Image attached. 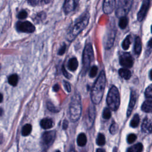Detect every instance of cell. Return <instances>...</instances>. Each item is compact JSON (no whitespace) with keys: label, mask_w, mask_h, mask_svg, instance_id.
Returning a JSON list of instances; mask_svg holds the SVG:
<instances>
[{"label":"cell","mask_w":152,"mask_h":152,"mask_svg":"<svg viewBox=\"0 0 152 152\" xmlns=\"http://www.w3.org/2000/svg\"><path fill=\"white\" fill-rule=\"evenodd\" d=\"M106 85V76L104 71L100 72L91 91V100L94 105H98L102 99Z\"/></svg>","instance_id":"6da1fadb"},{"label":"cell","mask_w":152,"mask_h":152,"mask_svg":"<svg viewBox=\"0 0 152 152\" xmlns=\"http://www.w3.org/2000/svg\"><path fill=\"white\" fill-rule=\"evenodd\" d=\"M90 15L88 13H86L80 19H77L75 24L71 27L70 32L68 34V39L70 41L73 40L87 26L89 21Z\"/></svg>","instance_id":"7a4b0ae2"},{"label":"cell","mask_w":152,"mask_h":152,"mask_svg":"<svg viewBox=\"0 0 152 152\" xmlns=\"http://www.w3.org/2000/svg\"><path fill=\"white\" fill-rule=\"evenodd\" d=\"M82 106L81 98L79 94H75L71 98L69 108V115L71 121L77 122L81 115Z\"/></svg>","instance_id":"3957f363"},{"label":"cell","mask_w":152,"mask_h":152,"mask_svg":"<svg viewBox=\"0 0 152 152\" xmlns=\"http://www.w3.org/2000/svg\"><path fill=\"white\" fill-rule=\"evenodd\" d=\"M107 102L109 109L112 111H117L120 105V96L117 87L113 86L109 90L107 97Z\"/></svg>","instance_id":"277c9868"},{"label":"cell","mask_w":152,"mask_h":152,"mask_svg":"<svg viewBox=\"0 0 152 152\" xmlns=\"http://www.w3.org/2000/svg\"><path fill=\"white\" fill-rule=\"evenodd\" d=\"M94 59V53L91 44L87 43L84 49L83 53V72L86 73Z\"/></svg>","instance_id":"5b68a950"},{"label":"cell","mask_w":152,"mask_h":152,"mask_svg":"<svg viewBox=\"0 0 152 152\" xmlns=\"http://www.w3.org/2000/svg\"><path fill=\"white\" fill-rule=\"evenodd\" d=\"M133 1L130 0H122L118 1V4L116 10V16L118 17H125L130 12L132 6Z\"/></svg>","instance_id":"8992f818"},{"label":"cell","mask_w":152,"mask_h":152,"mask_svg":"<svg viewBox=\"0 0 152 152\" xmlns=\"http://www.w3.org/2000/svg\"><path fill=\"white\" fill-rule=\"evenodd\" d=\"M116 34V28L114 25L110 26L105 37V46L106 49H110L114 45Z\"/></svg>","instance_id":"52a82bcc"},{"label":"cell","mask_w":152,"mask_h":152,"mask_svg":"<svg viewBox=\"0 0 152 152\" xmlns=\"http://www.w3.org/2000/svg\"><path fill=\"white\" fill-rule=\"evenodd\" d=\"M16 28L18 31L24 33H33L35 30V26L27 21L17 22Z\"/></svg>","instance_id":"ba28073f"},{"label":"cell","mask_w":152,"mask_h":152,"mask_svg":"<svg viewBox=\"0 0 152 152\" xmlns=\"http://www.w3.org/2000/svg\"><path fill=\"white\" fill-rule=\"evenodd\" d=\"M56 136V132L55 131H50L44 133L42 135V142L43 145L46 147L50 146L51 145Z\"/></svg>","instance_id":"9c48e42d"},{"label":"cell","mask_w":152,"mask_h":152,"mask_svg":"<svg viewBox=\"0 0 152 152\" xmlns=\"http://www.w3.org/2000/svg\"><path fill=\"white\" fill-rule=\"evenodd\" d=\"M120 64L126 68H131L133 65V59L129 53H124L120 58Z\"/></svg>","instance_id":"30bf717a"},{"label":"cell","mask_w":152,"mask_h":152,"mask_svg":"<svg viewBox=\"0 0 152 152\" xmlns=\"http://www.w3.org/2000/svg\"><path fill=\"white\" fill-rule=\"evenodd\" d=\"M150 1H144L143 2L141 9L137 14V19L139 22L143 21V19L145 18L150 6Z\"/></svg>","instance_id":"8fae6325"},{"label":"cell","mask_w":152,"mask_h":152,"mask_svg":"<svg viewBox=\"0 0 152 152\" xmlns=\"http://www.w3.org/2000/svg\"><path fill=\"white\" fill-rule=\"evenodd\" d=\"M116 5V2L114 0H108L104 2L103 10L105 14H109L113 12Z\"/></svg>","instance_id":"7c38bea8"},{"label":"cell","mask_w":152,"mask_h":152,"mask_svg":"<svg viewBox=\"0 0 152 152\" xmlns=\"http://www.w3.org/2000/svg\"><path fill=\"white\" fill-rule=\"evenodd\" d=\"M78 4L77 1H74V0H69L66 1L64 4V10L66 13H69L72 11L74 10Z\"/></svg>","instance_id":"4fadbf2b"},{"label":"cell","mask_w":152,"mask_h":152,"mask_svg":"<svg viewBox=\"0 0 152 152\" xmlns=\"http://www.w3.org/2000/svg\"><path fill=\"white\" fill-rule=\"evenodd\" d=\"M136 100H137L136 92L134 90H132L131 92L130 103H129V105H128V110H127V114L128 117L130 116V115L133 111V109L135 105Z\"/></svg>","instance_id":"5bb4252c"},{"label":"cell","mask_w":152,"mask_h":152,"mask_svg":"<svg viewBox=\"0 0 152 152\" xmlns=\"http://www.w3.org/2000/svg\"><path fill=\"white\" fill-rule=\"evenodd\" d=\"M141 130L144 133L150 134L151 132V120L148 118H145L141 125Z\"/></svg>","instance_id":"9a60e30c"},{"label":"cell","mask_w":152,"mask_h":152,"mask_svg":"<svg viewBox=\"0 0 152 152\" xmlns=\"http://www.w3.org/2000/svg\"><path fill=\"white\" fill-rule=\"evenodd\" d=\"M88 124L89 127H91L96 117V109L94 105L90 106L88 110Z\"/></svg>","instance_id":"2e32d148"},{"label":"cell","mask_w":152,"mask_h":152,"mask_svg":"<svg viewBox=\"0 0 152 152\" xmlns=\"http://www.w3.org/2000/svg\"><path fill=\"white\" fill-rule=\"evenodd\" d=\"M40 124L41 127L45 130L52 128L54 125L53 120L50 118H44V119L42 120Z\"/></svg>","instance_id":"e0dca14e"},{"label":"cell","mask_w":152,"mask_h":152,"mask_svg":"<svg viewBox=\"0 0 152 152\" xmlns=\"http://www.w3.org/2000/svg\"><path fill=\"white\" fill-rule=\"evenodd\" d=\"M141 109L143 111L149 113L151 111V99H147L144 101L141 106Z\"/></svg>","instance_id":"ac0fdd59"},{"label":"cell","mask_w":152,"mask_h":152,"mask_svg":"<svg viewBox=\"0 0 152 152\" xmlns=\"http://www.w3.org/2000/svg\"><path fill=\"white\" fill-rule=\"evenodd\" d=\"M79 66L78 61L76 58H71L68 63V68L70 71H75L77 69Z\"/></svg>","instance_id":"d6986e66"},{"label":"cell","mask_w":152,"mask_h":152,"mask_svg":"<svg viewBox=\"0 0 152 152\" xmlns=\"http://www.w3.org/2000/svg\"><path fill=\"white\" fill-rule=\"evenodd\" d=\"M142 45L141 40L140 37H137L135 40V45H134V51L135 54L139 55L141 52Z\"/></svg>","instance_id":"ffe728a7"},{"label":"cell","mask_w":152,"mask_h":152,"mask_svg":"<svg viewBox=\"0 0 152 152\" xmlns=\"http://www.w3.org/2000/svg\"><path fill=\"white\" fill-rule=\"evenodd\" d=\"M143 146L141 143H138L127 149V152H142Z\"/></svg>","instance_id":"44dd1931"},{"label":"cell","mask_w":152,"mask_h":152,"mask_svg":"<svg viewBox=\"0 0 152 152\" xmlns=\"http://www.w3.org/2000/svg\"><path fill=\"white\" fill-rule=\"evenodd\" d=\"M119 74L122 78L125 80L130 79L131 76V71L129 70L126 68H121L119 70Z\"/></svg>","instance_id":"7402d4cb"},{"label":"cell","mask_w":152,"mask_h":152,"mask_svg":"<svg viewBox=\"0 0 152 152\" xmlns=\"http://www.w3.org/2000/svg\"><path fill=\"white\" fill-rule=\"evenodd\" d=\"M77 144L79 146H81V147L84 146L87 143V137L85 134L84 133L80 134L77 137Z\"/></svg>","instance_id":"603a6c76"},{"label":"cell","mask_w":152,"mask_h":152,"mask_svg":"<svg viewBox=\"0 0 152 152\" xmlns=\"http://www.w3.org/2000/svg\"><path fill=\"white\" fill-rule=\"evenodd\" d=\"M8 80L10 84H11L13 86H16L17 84L18 81H19L18 76L16 74H12L9 77Z\"/></svg>","instance_id":"cb8c5ba5"},{"label":"cell","mask_w":152,"mask_h":152,"mask_svg":"<svg viewBox=\"0 0 152 152\" xmlns=\"http://www.w3.org/2000/svg\"><path fill=\"white\" fill-rule=\"evenodd\" d=\"M140 123V117L138 114H135L130 122V125L133 128H136L138 127Z\"/></svg>","instance_id":"d4e9b609"},{"label":"cell","mask_w":152,"mask_h":152,"mask_svg":"<svg viewBox=\"0 0 152 152\" xmlns=\"http://www.w3.org/2000/svg\"><path fill=\"white\" fill-rule=\"evenodd\" d=\"M32 125L30 124H26L23 127V129H22V135L23 136H27L29 135L31 131H32Z\"/></svg>","instance_id":"484cf974"},{"label":"cell","mask_w":152,"mask_h":152,"mask_svg":"<svg viewBox=\"0 0 152 152\" xmlns=\"http://www.w3.org/2000/svg\"><path fill=\"white\" fill-rule=\"evenodd\" d=\"M105 137L103 134H99L96 139V143L98 146H104L105 144Z\"/></svg>","instance_id":"4316f807"},{"label":"cell","mask_w":152,"mask_h":152,"mask_svg":"<svg viewBox=\"0 0 152 152\" xmlns=\"http://www.w3.org/2000/svg\"><path fill=\"white\" fill-rule=\"evenodd\" d=\"M128 19L127 17H121L120 19V22H119V26L121 29H125L128 24Z\"/></svg>","instance_id":"83f0119b"},{"label":"cell","mask_w":152,"mask_h":152,"mask_svg":"<svg viewBox=\"0 0 152 152\" xmlns=\"http://www.w3.org/2000/svg\"><path fill=\"white\" fill-rule=\"evenodd\" d=\"M130 38H131V36L130 35L127 36V37L125 39V40L123 41L122 46L124 50H127L130 48V46L131 44V39Z\"/></svg>","instance_id":"f1b7e54d"},{"label":"cell","mask_w":152,"mask_h":152,"mask_svg":"<svg viewBox=\"0 0 152 152\" xmlns=\"http://www.w3.org/2000/svg\"><path fill=\"white\" fill-rule=\"evenodd\" d=\"M102 117L105 120H109L111 117V112L108 108H106L105 109H104Z\"/></svg>","instance_id":"f546056e"},{"label":"cell","mask_w":152,"mask_h":152,"mask_svg":"<svg viewBox=\"0 0 152 152\" xmlns=\"http://www.w3.org/2000/svg\"><path fill=\"white\" fill-rule=\"evenodd\" d=\"M145 96L148 99H151L152 97V86L150 85L145 91Z\"/></svg>","instance_id":"4dcf8cb0"},{"label":"cell","mask_w":152,"mask_h":152,"mask_svg":"<svg viewBox=\"0 0 152 152\" xmlns=\"http://www.w3.org/2000/svg\"><path fill=\"white\" fill-rule=\"evenodd\" d=\"M118 125L116 123H113L109 128V131L112 134H115L118 132Z\"/></svg>","instance_id":"1f68e13d"},{"label":"cell","mask_w":152,"mask_h":152,"mask_svg":"<svg viewBox=\"0 0 152 152\" xmlns=\"http://www.w3.org/2000/svg\"><path fill=\"white\" fill-rule=\"evenodd\" d=\"M47 107H48V109H49V111H50V112H54V113H57V112H58V109L51 102H48V103Z\"/></svg>","instance_id":"d6a6232c"},{"label":"cell","mask_w":152,"mask_h":152,"mask_svg":"<svg viewBox=\"0 0 152 152\" xmlns=\"http://www.w3.org/2000/svg\"><path fill=\"white\" fill-rule=\"evenodd\" d=\"M97 71H98L97 67L96 66H93L90 69V74H89L90 77L91 78L94 77L97 73Z\"/></svg>","instance_id":"836d02e7"},{"label":"cell","mask_w":152,"mask_h":152,"mask_svg":"<svg viewBox=\"0 0 152 152\" xmlns=\"http://www.w3.org/2000/svg\"><path fill=\"white\" fill-rule=\"evenodd\" d=\"M49 1H36V0H32V1H29L28 3H29L31 6H37L40 3H48Z\"/></svg>","instance_id":"e575fe53"},{"label":"cell","mask_w":152,"mask_h":152,"mask_svg":"<svg viewBox=\"0 0 152 152\" xmlns=\"http://www.w3.org/2000/svg\"><path fill=\"white\" fill-rule=\"evenodd\" d=\"M137 139V136L134 134H130L127 137V141L128 143L131 144L134 143Z\"/></svg>","instance_id":"d590c367"},{"label":"cell","mask_w":152,"mask_h":152,"mask_svg":"<svg viewBox=\"0 0 152 152\" xmlns=\"http://www.w3.org/2000/svg\"><path fill=\"white\" fill-rule=\"evenodd\" d=\"M27 17V13L25 10L20 12L18 14V18L20 19H24Z\"/></svg>","instance_id":"8d00e7d4"},{"label":"cell","mask_w":152,"mask_h":152,"mask_svg":"<svg viewBox=\"0 0 152 152\" xmlns=\"http://www.w3.org/2000/svg\"><path fill=\"white\" fill-rule=\"evenodd\" d=\"M66 45L63 44V45L61 47V48L58 50V55H63L66 52Z\"/></svg>","instance_id":"74e56055"},{"label":"cell","mask_w":152,"mask_h":152,"mask_svg":"<svg viewBox=\"0 0 152 152\" xmlns=\"http://www.w3.org/2000/svg\"><path fill=\"white\" fill-rule=\"evenodd\" d=\"M64 87H65L66 90L68 92H70L71 91V86H70V84L68 82H67L66 81H64Z\"/></svg>","instance_id":"f35d334b"},{"label":"cell","mask_w":152,"mask_h":152,"mask_svg":"<svg viewBox=\"0 0 152 152\" xmlns=\"http://www.w3.org/2000/svg\"><path fill=\"white\" fill-rule=\"evenodd\" d=\"M63 74H64V76L66 77V78H67V79H70V75L69 74V73H68V72H67L66 71V70H65V68H64V66L63 67Z\"/></svg>","instance_id":"ab89813d"},{"label":"cell","mask_w":152,"mask_h":152,"mask_svg":"<svg viewBox=\"0 0 152 152\" xmlns=\"http://www.w3.org/2000/svg\"><path fill=\"white\" fill-rule=\"evenodd\" d=\"M68 126V122L67 120H64L63 124V128L64 130H66Z\"/></svg>","instance_id":"60d3db41"},{"label":"cell","mask_w":152,"mask_h":152,"mask_svg":"<svg viewBox=\"0 0 152 152\" xmlns=\"http://www.w3.org/2000/svg\"><path fill=\"white\" fill-rule=\"evenodd\" d=\"M60 89V86L58 84H55L54 87H53V90L55 91H58Z\"/></svg>","instance_id":"b9f144b4"},{"label":"cell","mask_w":152,"mask_h":152,"mask_svg":"<svg viewBox=\"0 0 152 152\" xmlns=\"http://www.w3.org/2000/svg\"><path fill=\"white\" fill-rule=\"evenodd\" d=\"M96 152H106L105 150L102 149V148H98L96 150Z\"/></svg>","instance_id":"7bdbcfd3"},{"label":"cell","mask_w":152,"mask_h":152,"mask_svg":"<svg viewBox=\"0 0 152 152\" xmlns=\"http://www.w3.org/2000/svg\"><path fill=\"white\" fill-rule=\"evenodd\" d=\"M3 96L2 95L1 93H0V103H1L2 101H3Z\"/></svg>","instance_id":"ee69618b"},{"label":"cell","mask_w":152,"mask_h":152,"mask_svg":"<svg viewBox=\"0 0 152 152\" xmlns=\"http://www.w3.org/2000/svg\"><path fill=\"white\" fill-rule=\"evenodd\" d=\"M3 111L1 108H0V116H1L3 115Z\"/></svg>","instance_id":"f6af8a7d"},{"label":"cell","mask_w":152,"mask_h":152,"mask_svg":"<svg viewBox=\"0 0 152 152\" xmlns=\"http://www.w3.org/2000/svg\"><path fill=\"white\" fill-rule=\"evenodd\" d=\"M1 142H2V136H1V134H0V144L1 143Z\"/></svg>","instance_id":"bcb514c9"},{"label":"cell","mask_w":152,"mask_h":152,"mask_svg":"<svg viewBox=\"0 0 152 152\" xmlns=\"http://www.w3.org/2000/svg\"><path fill=\"white\" fill-rule=\"evenodd\" d=\"M69 152H75V151H74V150H70Z\"/></svg>","instance_id":"7dc6e473"},{"label":"cell","mask_w":152,"mask_h":152,"mask_svg":"<svg viewBox=\"0 0 152 152\" xmlns=\"http://www.w3.org/2000/svg\"><path fill=\"white\" fill-rule=\"evenodd\" d=\"M56 152H61V151H59V150H58V151H57Z\"/></svg>","instance_id":"c3c4849f"}]
</instances>
